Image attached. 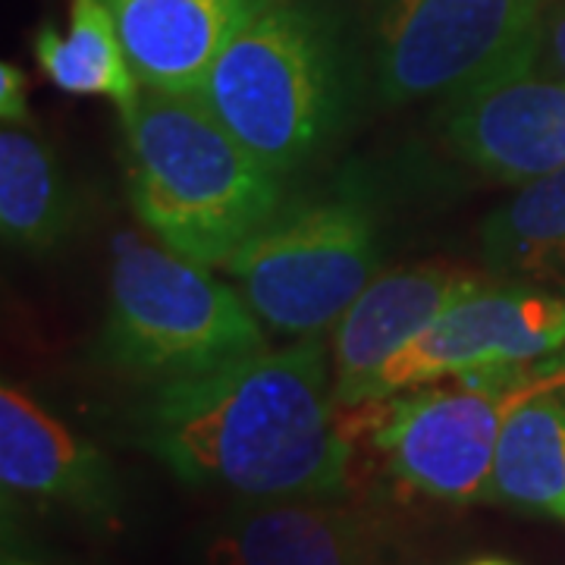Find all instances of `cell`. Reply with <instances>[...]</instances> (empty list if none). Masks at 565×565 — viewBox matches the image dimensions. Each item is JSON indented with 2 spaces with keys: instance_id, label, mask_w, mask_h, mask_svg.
I'll return each mask as SVG.
<instances>
[{
  "instance_id": "cell-1",
  "label": "cell",
  "mask_w": 565,
  "mask_h": 565,
  "mask_svg": "<svg viewBox=\"0 0 565 565\" xmlns=\"http://www.w3.org/2000/svg\"><path fill=\"white\" fill-rule=\"evenodd\" d=\"M337 408L327 343L302 337L151 386L129 440L182 484L239 500L345 497L352 434Z\"/></svg>"
},
{
  "instance_id": "cell-2",
  "label": "cell",
  "mask_w": 565,
  "mask_h": 565,
  "mask_svg": "<svg viewBox=\"0 0 565 565\" xmlns=\"http://www.w3.org/2000/svg\"><path fill=\"white\" fill-rule=\"evenodd\" d=\"M362 70L327 0H267L214 61L199 102L277 177L340 141L359 107Z\"/></svg>"
},
{
  "instance_id": "cell-3",
  "label": "cell",
  "mask_w": 565,
  "mask_h": 565,
  "mask_svg": "<svg viewBox=\"0 0 565 565\" xmlns=\"http://www.w3.org/2000/svg\"><path fill=\"white\" fill-rule=\"evenodd\" d=\"M120 122L132 207L185 258L223 267L282 207V177L199 98L141 88Z\"/></svg>"
},
{
  "instance_id": "cell-4",
  "label": "cell",
  "mask_w": 565,
  "mask_h": 565,
  "mask_svg": "<svg viewBox=\"0 0 565 565\" xmlns=\"http://www.w3.org/2000/svg\"><path fill=\"white\" fill-rule=\"evenodd\" d=\"M381 264V202L371 180L349 167L318 192L282 202L223 270L264 327L302 340L337 327Z\"/></svg>"
},
{
  "instance_id": "cell-5",
  "label": "cell",
  "mask_w": 565,
  "mask_h": 565,
  "mask_svg": "<svg viewBox=\"0 0 565 565\" xmlns=\"http://www.w3.org/2000/svg\"><path fill=\"white\" fill-rule=\"evenodd\" d=\"M262 349V318L207 264L132 233L117 236L102 327V359L114 371L161 386Z\"/></svg>"
},
{
  "instance_id": "cell-6",
  "label": "cell",
  "mask_w": 565,
  "mask_h": 565,
  "mask_svg": "<svg viewBox=\"0 0 565 565\" xmlns=\"http://www.w3.org/2000/svg\"><path fill=\"white\" fill-rule=\"evenodd\" d=\"M462 386H412L381 399L371 444L393 484L437 503H487L505 418L527 396L565 384V371L522 367L459 374Z\"/></svg>"
},
{
  "instance_id": "cell-7",
  "label": "cell",
  "mask_w": 565,
  "mask_h": 565,
  "mask_svg": "<svg viewBox=\"0 0 565 565\" xmlns=\"http://www.w3.org/2000/svg\"><path fill=\"white\" fill-rule=\"evenodd\" d=\"M546 0H371V85L390 107L534 63Z\"/></svg>"
},
{
  "instance_id": "cell-8",
  "label": "cell",
  "mask_w": 565,
  "mask_h": 565,
  "mask_svg": "<svg viewBox=\"0 0 565 565\" xmlns=\"http://www.w3.org/2000/svg\"><path fill=\"white\" fill-rule=\"evenodd\" d=\"M565 345V296L493 286L456 305L390 355L362 386L359 405L471 371L522 367Z\"/></svg>"
},
{
  "instance_id": "cell-9",
  "label": "cell",
  "mask_w": 565,
  "mask_h": 565,
  "mask_svg": "<svg viewBox=\"0 0 565 565\" xmlns=\"http://www.w3.org/2000/svg\"><path fill=\"white\" fill-rule=\"evenodd\" d=\"M192 565H396V534L345 497L239 500L192 537Z\"/></svg>"
},
{
  "instance_id": "cell-10",
  "label": "cell",
  "mask_w": 565,
  "mask_h": 565,
  "mask_svg": "<svg viewBox=\"0 0 565 565\" xmlns=\"http://www.w3.org/2000/svg\"><path fill=\"white\" fill-rule=\"evenodd\" d=\"M449 151L490 180L527 185L565 170V82L534 63L444 98Z\"/></svg>"
},
{
  "instance_id": "cell-11",
  "label": "cell",
  "mask_w": 565,
  "mask_h": 565,
  "mask_svg": "<svg viewBox=\"0 0 565 565\" xmlns=\"http://www.w3.org/2000/svg\"><path fill=\"white\" fill-rule=\"evenodd\" d=\"M0 484L3 500L54 505L88 525L110 527L122 515L110 459L13 384L0 390Z\"/></svg>"
},
{
  "instance_id": "cell-12",
  "label": "cell",
  "mask_w": 565,
  "mask_h": 565,
  "mask_svg": "<svg viewBox=\"0 0 565 565\" xmlns=\"http://www.w3.org/2000/svg\"><path fill=\"white\" fill-rule=\"evenodd\" d=\"M497 280L493 270L449 262L412 264L374 277L333 327V396L340 408H355L367 377L390 355L456 305L500 286Z\"/></svg>"
},
{
  "instance_id": "cell-13",
  "label": "cell",
  "mask_w": 565,
  "mask_h": 565,
  "mask_svg": "<svg viewBox=\"0 0 565 565\" xmlns=\"http://www.w3.org/2000/svg\"><path fill=\"white\" fill-rule=\"evenodd\" d=\"M267 0H104L141 88L199 98L214 61Z\"/></svg>"
},
{
  "instance_id": "cell-14",
  "label": "cell",
  "mask_w": 565,
  "mask_h": 565,
  "mask_svg": "<svg viewBox=\"0 0 565 565\" xmlns=\"http://www.w3.org/2000/svg\"><path fill=\"white\" fill-rule=\"evenodd\" d=\"M76 192L47 139L25 126L0 132V233L10 252L44 255L73 233Z\"/></svg>"
},
{
  "instance_id": "cell-15",
  "label": "cell",
  "mask_w": 565,
  "mask_h": 565,
  "mask_svg": "<svg viewBox=\"0 0 565 565\" xmlns=\"http://www.w3.org/2000/svg\"><path fill=\"white\" fill-rule=\"evenodd\" d=\"M487 503L565 522V399L553 390L505 418Z\"/></svg>"
},
{
  "instance_id": "cell-16",
  "label": "cell",
  "mask_w": 565,
  "mask_h": 565,
  "mask_svg": "<svg viewBox=\"0 0 565 565\" xmlns=\"http://www.w3.org/2000/svg\"><path fill=\"white\" fill-rule=\"evenodd\" d=\"M35 61L41 73L70 95H104L120 114L139 102L141 82L104 0H73L66 35L54 22H44L35 32Z\"/></svg>"
},
{
  "instance_id": "cell-17",
  "label": "cell",
  "mask_w": 565,
  "mask_h": 565,
  "mask_svg": "<svg viewBox=\"0 0 565 565\" xmlns=\"http://www.w3.org/2000/svg\"><path fill=\"white\" fill-rule=\"evenodd\" d=\"M487 270L537 274L565 262V170L522 185L481 226Z\"/></svg>"
},
{
  "instance_id": "cell-18",
  "label": "cell",
  "mask_w": 565,
  "mask_h": 565,
  "mask_svg": "<svg viewBox=\"0 0 565 565\" xmlns=\"http://www.w3.org/2000/svg\"><path fill=\"white\" fill-rule=\"evenodd\" d=\"M534 70L550 79L565 82V0H546L541 32H537Z\"/></svg>"
},
{
  "instance_id": "cell-19",
  "label": "cell",
  "mask_w": 565,
  "mask_h": 565,
  "mask_svg": "<svg viewBox=\"0 0 565 565\" xmlns=\"http://www.w3.org/2000/svg\"><path fill=\"white\" fill-rule=\"evenodd\" d=\"M0 117L3 126H29V79L17 63H0Z\"/></svg>"
},
{
  "instance_id": "cell-20",
  "label": "cell",
  "mask_w": 565,
  "mask_h": 565,
  "mask_svg": "<svg viewBox=\"0 0 565 565\" xmlns=\"http://www.w3.org/2000/svg\"><path fill=\"white\" fill-rule=\"evenodd\" d=\"M465 565H515V563L500 559V556H481V559H471V563H465Z\"/></svg>"
},
{
  "instance_id": "cell-21",
  "label": "cell",
  "mask_w": 565,
  "mask_h": 565,
  "mask_svg": "<svg viewBox=\"0 0 565 565\" xmlns=\"http://www.w3.org/2000/svg\"><path fill=\"white\" fill-rule=\"evenodd\" d=\"M3 565H44V563H32V559H22V556H3Z\"/></svg>"
},
{
  "instance_id": "cell-22",
  "label": "cell",
  "mask_w": 565,
  "mask_h": 565,
  "mask_svg": "<svg viewBox=\"0 0 565 565\" xmlns=\"http://www.w3.org/2000/svg\"><path fill=\"white\" fill-rule=\"evenodd\" d=\"M396 565H405V563H396Z\"/></svg>"
}]
</instances>
